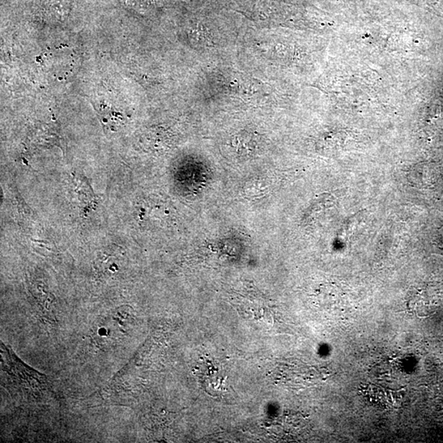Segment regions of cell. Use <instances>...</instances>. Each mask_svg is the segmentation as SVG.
<instances>
[{"instance_id": "1", "label": "cell", "mask_w": 443, "mask_h": 443, "mask_svg": "<svg viewBox=\"0 0 443 443\" xmlns=\"http://www.w3.org/2000/svg\"><path fill=\"white\" fill-rule=\"evenodd\" d=\"M3 369L11 376L19 385L34 393H41L50 387L48 377L25 365L11 349L1 343Z\"/></svg>"}, {"instance_id": "4", "label": "cell", "mask_w": 443, "mask_h": 443, "mask_svg": "<svg viewBox=\"0 0 443 443\" xmlns=\"http://www.w3.org/2000/svg\"><path fill=\"white\" fill-rule=\"evenodd\" d=\"M188 36L191 43L198 48H208L214 43L210 31L203 25L197 24L191 27L188 32Z\"/></svg>"}, {"instance_id": "2", "label": "cell", "mask_w": 443, "mask_h": 443, "mask_svg": "<svg viewBox=\"0 0 443 443\" xmlns=\"http://www.w3.org/2000/svg\"><path fill=\"white\" fill-rule=\"evenodd\" d=\"M197 370L202 386L208 393L218 396L223 391L225 378L222 376L221 369L217 368L211 361L200 363Z\"/></svg>"}, {"instance_id": "3", "label": "cell", "mask_w": 443, "mask_h": 443, "mask_svg": "<svg viewBox=\"0 0 443 443\" xmlns=\"http://www.w3.org/2000/svg\"><path fill=\"white\" fill-rule=\"evenodd\" d=\"M259 139L255 133L241 131L233 136L231 144L235 154L240 157H252L257 154L259 148Z\"/></svg>"}]
</instances>
